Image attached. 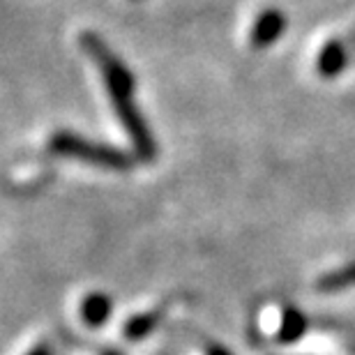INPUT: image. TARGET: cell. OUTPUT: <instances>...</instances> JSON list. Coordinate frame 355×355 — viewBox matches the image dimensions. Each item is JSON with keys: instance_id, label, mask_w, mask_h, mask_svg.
Instances as JSON below:
<instances>
[{"instance_id": "obj_2", "label": "cell", "mask_w": 355, "mask_h": 355, "mask_svg": "<svg viewBox=\"0 0 355 355\" xmlns=\"http://www.w3.org/2000/svg\"><path fill=\"white\" fill-rule=\"evenodd\" d=\"M49 150L53 155L69 159H79L86 164L106 168V171H130L134 166V159L130 153L120 150L116 146L97 144V141L83 139L72 132H55L49 141Z\"/></svg>"}, {"instance_id": "obj_10", "label": "cell", "mask_w": 355, "mask_h": 355, "mask_svg": "<svg viewBox=\"0 0 355 355\" xmlns=\"http://www.w3.org/2000/svg\"><path fill=\"white\" fill-rule=\"evenodd\" d=\"M205 355H233V353H231V351H226L224 346H210L208 353H205Z\"/></svg>"}, {"instance_id": "obj_1", "label": "cell", "mask_w": 355, "mask_h": 355, "mask_svg": "<svg viewBox=\"0 0 355 355\" xmlns=\"http://www.w3.org/2000/svg\"><path fill=\"white\" fill-rule=\"evenodd\" d=\"M79 44L83 51L97 62L104 88L109 92V99L113 102V111H116L125 134L130 137L137 157H141L144 162H153L157 157V141H155L150 127H148L146 118L141 116L137 99H134V90H137L134 74L125 67V62L104 44V40L99 37L97 33L86 31L81 35Z\"/></svg>"}, {"instance_id": "obj_8", "label": "cell", "mask_w": 355, "mask_h": 355, "mask_svg": "<svg viewBox=\"0 0 355 355\" xmlns=\"http://www.w3.org/2000/svg\"><path fill=\"white\" fill-rule=\"evenodd\" d=\"M159 318H162L159 311H141V314H134L130 321L125 323L123 335L127 339H132V342H139V339L153 335L159 323Z\"/></svg>"}, {"instance_id": "obj_4", "label": "cell", "mask_w": 355, "mask_h": 355, "mask_svg": "<svg viewBox=\"0 0 355 355\" xmlns=\"http://www.w3.org/2000/svg\"><path fill=\"white\" fill-rule=\"evenodd\" d=\"M346 65H349V53H346V46L339 40H330L325 42L323 49L318 51L316 58V69L323 79H337L339 74L344 72Z\"/></svg>"}, {"instance_id": "obj_11", "label": "cell", "mask_w": 355, "mask_h": 355, "mask_svg": "<svg viewBox=\"0 0 355 355\" xmlns=\"http://www.w3.org/2000/svg\"><path fill=\"white\" fill-rule=\"evenodd\" d=\"M109 355H120V353H109Z\"/></svg>"}, {"instance_id": "obj_7", "label": "cell", "mask_w": 355, "mask_h": 355, "mask_svg": "<svg viewBox=\"0 0 355 355\" xmlns=\"http://www.w3.org/2000/svg\"><path fill=\"white\" fill-rule=\"evenodd\" d=\"M351 286H355V263L337 268V270H332V272H325L318 277V282H316V288L323 291V293H337V291H344Z\"/></svg>"}, {"instance_id": "obj_6", "label": "cell", "mask_w": 355, "mask_h": 355, "mask_svg": "<svg viewBox=\"0 0 355 355\" xmlns=\"http://www.w3.org/2000/svg\"><path fill=\"white\" fill-rule=\"evenodd\" d=\"M111 311H113V300L106 293H99V291L97 293L86 295L81 302V318H83V323L90 325V328L104 325L111 318Z\"/></svg>"}, {"instance_id": "obj_3", "label": "cell", "mask_w": 355, "mask_h": 355, "mask_svg": "<svg viewBox=\"0 0 355 355\" xmlns=\"http://www.w3.org/2000/svg\"><path fill=\"white\" fill-rule=\"evenodd\" d=\"M286 14L277 7H268L254 19L252 24V33H250V42L254 49H268L272 46L275 42L282 40L284 31H286Z\"/></svg>"}, {"instance_id": "obj_5", "label": "cell", "mask_w": 355, "mask_h": 355, "mask_svg": "<svg viewBox=\"0 0 355 355\" xmlns=\"http://www.w3.org/2000/svg\"><path fill=\"white\" fill-rule=\"evenodd\" d=\"M307 316L302 314L297 307H286L282 311V318H279V328H277V342L282 346H288V344H295L300 342L307 332Z\"/></svg>"}, {"instance_id": "obj_9", "label": "cell", "mask_w": 355, "mask_h": 355, "mask_svg": "<svg viewBox=\"0 0 355 355\" xmlns=\"http://www.w3.org/2000/svg\"><path fill=\"white\" fill-rule=\"evenodd\" d=\"M28 355H51V349H49L46 344H40V346H35V349Z\"/></svg>"}]
</instances>
